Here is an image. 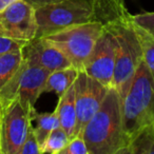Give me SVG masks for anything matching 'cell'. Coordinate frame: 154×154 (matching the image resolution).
<instances>
[{
  "instance_id": "cell-1",
  "label": "cell",
  "mask_w": 154,
  "mask_h": 154,
  "mask_svg": "<svg viewBox=\"0 0 154 154\" xmlns=\"http://www.w3.org/2000/svg\"><path fill=\"white\" fill-rule=\"evenodd\" d=\"M90 154H128L122 126V100L110 88L99 109L82 131Z\"/></svg>"
},
{
  "instance_id": "cell-2",
  "label": "cell",
  "mask_w": 154,
  "mask_h": 154,
  "mask_svg": "<svg viewBox=\"0 0 154 154\" xmlns=\"http://www.w3.org/2000/svg\"><path fill=\"white\" fill-rule=\"evenodd\" d=\"M116 41L115 71L112 88L119 94L122 100L128 93L135 72L143 61L140 42L136 35L132 15L128 11L103 23Z\"/></svg>"
},
{
  "instance_id": "cell-3",
  "label": "cell",
  "mask_w": 154,
  "mask_h": 154,
  "mask_svg": "<svg viewBox=\"0 0 154 154\" xmlns=\"http://www.w3.org/2000/svg\"><path fill=\"white\" fill-rule=\"evenodd\" d=\"M122 126L128 147L140 131L154 126V77L143 60L122 99Z\"/></svg>"
},
{
  "instance_id": "cell-4",
  "label": "cell",
  "mask_w": 154,
  "mask_h": 154,
  "mask_svg": "<svg viewBox=\"0 0 154 154\" xmlns=\"http://www.w3.org/2000/svg\"><path fill=\"white\" fill-rule=\"evenodd\" d=\"M36 37L49 35L76 24L94 20L93 0H56L35 8Z\"/></svg>"
},
{
  "instance_id": "cell-5",
  "label": "cell",
  "mask_w": 154,
  "mask_h": 154,
  "mask_svg": "<svg viewBox=\"0 0 154 154\" xmlns=\"http://www.w3.org/2000/svg\"><path fill=\"white\" fill-rule=\"evenodd\" d=\"M103 30L101 22L92 20L63 29L43 38L60 50L72 66L80 71L84 70Z\"/></svg>"
},
{
  "instance_id": "cell-6",
  "label": "cell",
  "mask_w": 154,
  "mask_h": 154,
  "mask_svg": "<svg viewBox=\"0 0 154 154\" xmlns=\"http://www.w3.org/2000/svg\"><path fill=\"white\" fill-rule=\"evenodd\" d=\"M34 116L16 98L0 112L1 154H18L26 140Z\"/></svg>"
},
{
  "instance_id": "cell-7",
  "label": "cell",
  "mask_w": 154,
  "mask_h": 154,
  "mask_svg": "<svg viewBox=\"0 0 154 154\" xmlns=\"http://www.w3.org/2000/svg\"><path fill=\"white\" fill-rule=\"evenodd\" d=\"M74 89L77 111L76 135H78L82 134L85 127L99 109L109 88L80 70L74 82Z\"/></svg>"
},
{
  "instance_id": "cell-8",
  "label": "cell",
  "mask_w": 154,
  "mask_h": 154,
  "mask_svg": "<svg viewBox=\"0 0 154 154\" xmlns=\"http://www.w3.org/2000/svg\"><path fill=\"white\" fill-rule=\"evenodd\" d=\"M36 10L26 0H16L0 13V33L29 42L37 35Z\"/></svg>"
},
{
  "instance_id": "cell-9",
  "label": "cell",
  "mask_w": 154,
  "mask_h": 154,
  "mask_svg": "<svg viewBox=\"0 0 154 154\" xmlns=\"http://www.w3.org/2000/svg\"><path fill=\"white\" fill-rule=\"evenodd\" d=\"M115 57V38L107 29H105L97 40L88 61L85 64L84 71L110 89L113 85Z\"/></svg>"
},
{
  "instance_id": "cell-10",
  "label": "cell",
  "mask_w": 154,
  "mask_h": 154,
  "mask_svg": "<svg viewBox=\"0 0 154 154\" xmlns=\"http://www.w3.org/2000/svg\"><path fill=\"white\" fill-rule=\"evenodd\" d=\"M50 73L47 69L30 64L24 59L18 69L17 98L34 118L37 114L35 103L43 93Z\"/></svg>"
},
{
  "instance_id": "cell-11",
  "label": "cell",
  "mask_w": 154,
  "mask_h": 154,
  "mask_svg": "<svg viewBox=\"0 0 154 154\" xmlns=\"http://www.w3.org/2000/svg\"><path fill=\"white\" fill-rule=\"evenodd\" d=\"M22 57L28 63L45 68L50 72L72 66L62 52L43 37L29 41L22 49Z\"/></svg>"
},
{
  "instance_id": "cell-12",
  "label": "cell",
  "mask_w": 154,
  "mask_h": 154,
  "mask_svg": "<svg viewBox=\"0 0 154 154\" xmlns=\"http://www.w3.org/2000/svg\"><path fill=\"white\" fill-rule=\"evenodd\" d=\"M60 122V127L66 131L69 138L72 139L76 136L77 127V111L75 103V89L74 85L58 97V103L55 110Z\"/></svg>"
},
{
  "instance_id": "cell-13",
  "label": "cell",
  "mask_w": 154,
  "mask_h": 154,
  "mask_svg": "<svg viewBox=\"0 0 154 154\" xmlns=\"http://www.w3.org/2000/svg\"><path fill=\"white\" fill-rule=\"evenodd\" d=\"M77 74L78 70L74 66L51 72L48 76L43 93L55 92L58 97L61 96L74 85Z\"/></svg>"
},
{
  "instance_id": "cell-14",
  "label": "cell",
  "mask_w": 154,
  "mask_h": 154,
  "mask_svg": "<svg viewBox=\"0 0 154 154\" xmlns=\"http://www.w3.org/2000/svg\"><path fill=\"white\" fill-rule=\"evenodd\" d=\"M34 120L36 122V125L34 127V133L41 151L49 135L52 133V131L59 128L60 122L55 111L51 113H37Z\"/></svg>"
},
{
  "instance_id": "cell-15",
  "label": "cell",
  "mask_w": 154,
  "mask_h": 154,
  "mask_svg": "<svg viewBox=\"0 0 154 154\" xmlns=\"http://www.w3.org/2000/svg\"><path fill=\"white\" fill-rule=\"evenodd\" d=\"M129 154H154V126L143 129L128 147Z\"/></svg>"
},
{
  "instance_id": "cell-16",
  "label": "cell",
  "mask_w": 154,
  "mask_h": 154,
  "mask_svg": "<svg viewBox=\"0 0 154 154\" xmlns=\"http://www.w3.org/2000/svg\"><path fill=\"white\" fill-rule=\"evenodd\" d=\"M22 59V51L0 55V89L17 72Z\"/></svg>"
},
{
  "instance_id": "cell-17",
  "label": "cell",
  "mask_w": 154,
  "mask_h": 154,
  "mask_svg": "<svg viewBox=\"0 0 154 154\" xmlns=\"http://www.w3.org/2000/svg\"><path fill=\"white\" fill-rule=\"evenodd\" d=\"M134 29L139 42H140L143 60L154 77V37H152L151 35L148 34L146 31H143L139 26H137L136 24H134Z\"/></svg>"
},
{
  "instance_id": "cell-18",
  "label": "cell",
  "mask_w": 154,
  "mask_h": 154,
  "mask_svg": "<svg viewBox=\"0 0 154 154\" xmlns=\"http://www.w3.org/2000/svg\"><path fill=\"white\" fill-rule=\"evenodd\" d=\"M69 141H70V138H69L68 134L61 127H59L52 131V133L49 135L42 150H41V154H60V152L66 147Z\"/></svg>"
},
{
  "instance_id": "cell-19",
  "label": "cell",
  "mask_w": 154,
  "mask_h": 154,
  "mask_svg": "<svg viewBox=\"0 0 154 154\" xmlns=\"http://www.w3.org/2000/svg\"><path fill=\"white\" fill-rule=\"evenodd\" d=\"M26 43L28 42L26 41L18 40L0 33V55L14 53V52H21Z\"/></svg>"
},
{
  "instance_id": "cell-20",
  "label": "cell",
  "mask_w": 154,
  "mask_h": 154,
  "mask_svg": "<svg viewBox=\"0 0 154 154\" xmlns=\"http://www.w3.org/2000/svg\"><path fill=\"white\" fill-rule=\"evenodd\" d=\"M60 154H90L82 134H78L70 139L66 147L60 152Z\"/></svg>"
},
{
  "instance_id": "cell-21",
  "label": "cell",
  "mask_w": 154,
  "mask_h": 154,
  "mask_svg": "<svg viewBox=\"0 0 154 154\" xmlns=\"http://www.w3.org/2000/svg\"><path fill=\"white\" fill-rule=\"evenodd\" d=\"M132 21L134 24L154 37V12L141 13L132 16Z\"/></svg>"
},
{
  "instance_id": "cell-22",
  "label": "cell",
  "mask_w": 154,
  "mask_h": 154,
  "mask_svg": "<svg viewBox=\"0 0 154 154\" xmlns=\"http://www.w3.org/2000/svg\"><path fill=\"white\" fill-rule=\"evenodd\" d=\"M18 154H41L40 147L34 133V127L31 126L26 140L23 141Z\"/></svg>"
},
{
  "instance_id": "cell-23",
  "label": "cell",
  "mask_w": 154,
  "mask_h": 154,
  "mask_svg": "<svg viewBox=\"0 0 154 154\" xmlns=\"http://www.w3.org/2000/svg\"><path fill=\"white\" fill-rule=\"evenodd\" d=\"M26 1L30 2L31 5H33L35 8H37L41 5H45L47 2H51V1H56V0H26Z\"/></svg>"
},
{
  "instance_id": "cell-24",
  "label": "cell",
  "mask_w": 154,
  "mask_h": 154,
  "mask_svg": "<svg viewBox=\"0 0 154 154\" xmlns=\"http://www.w3.org/2000/svg\"><path fill=\"white\" fill-rule=\"evenodd\" d=\"M15 1L16 0H0V13Z\"/></svg>"
},
{
  "instance_id": "cell-25",
  "label": "cell",
  "mask_w": 154,
  "mask_h": 154,
  "mask_svg": "<svg viewBox=\"0 0 154 154\" xmlns=\"http://www.w3.org/2000/svg\"><path fill=\"white\" fill-rule=\"evenodd\" d=\"M0 154H1V139H0Z\"/></svg>"
},
{
  "instance_id": "cell-26",
  "label": "cell",
  "mask_w": 154,
  "mask_h": 154,
  "mask_svg": "<svg viewBox=\"0 0 154 154\" xmlns=\"http://www.w3.org/2000/svg\"><path fill=\"white\" fill-rule=\"evenodd\" d=\"M0 112H1V108H0Z\"/></svg>"
}]
</instances>
